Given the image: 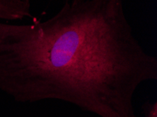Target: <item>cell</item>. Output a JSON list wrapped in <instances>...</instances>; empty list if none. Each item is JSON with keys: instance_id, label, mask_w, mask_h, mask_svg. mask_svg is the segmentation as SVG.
<instances>
[{"instance_id": "cell-1", "label": "cell", "mask_w": 157, "mask_h": 117, "mask_svg": "<svg viewBox=\"0 0 157 117\" xmlns=\"http://www.w3.org/2000/svg\"><path fill=\"white\" fill-rule=\"evenodd\" d=\"M156 80V56L137 39L123 0H67L46 20L0 21V91L16 102L138 117L135 93Z\"/></svg>"}, {"instance_id": "cell-2", "label": "cell", "mask_w": 157, "mask_h": 117, "mask_svg": "<svg viewBox=\"0 0 157 117\" xmlns=\"http://www.w3.org/2000/svg\"><path fill=\"white\" fill-rule=\"evenodd\" d=\"M32 18L30 0H0V21L2 22Z\"/></svg>"}, {"instance_id": "cell-3", "label": "cell", "mask_w": 157, "mask_h": 117, "mask_svg": "<svg viewBox=\"0 0 157 117\" xmlns=\"http://www.w3.org/2000/svg\"><path fill=\"white\" fill-rule=\"evenodd\" d=\"M144 117H157V102L146 101L142 106Z\"/></svg>"}, {"instance_id": "cell-4", "label": "cell", "mask_w": 157, "mask_h": 117, "mask_svg": "<svg viewBox=\"0 0 157 117\" xmlns=\"http://www.w3.org/2000/svg\"><path fill=\"white\" fill-rule=\"evenodd\" d=\"M71 2H83L85 1V0H69Z\"/></svg>"}]
</instances>
